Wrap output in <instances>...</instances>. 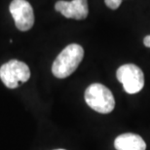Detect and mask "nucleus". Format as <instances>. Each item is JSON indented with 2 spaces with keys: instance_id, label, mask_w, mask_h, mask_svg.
<instances>
[{
  "instance_id": "nucleus-1",
  "label": "nucleus",
  "mask_w": 150,
  "mask_h": 150,
  "mask_svg": "<svg viewBox=\"0 0 150 150\" xmlns=\"http://www.w3.org/2000/svg\"><path fill=\"white\" fill-rule=\"evenodd\" d=\"M84 57L83 48L78 44H70L62 51L52 65V72L57 78L62 79L71 75Z\"/></svg>"
},
{
  "instance_id": "nucleus-2",
  "label": "nucleus",
  "mask_w": 150,
  "mask_h": 150,
  "mask_svg": "<svg viewBox=\"0 0 150 150\" xmlns=\"http://www.w3.org/2000/svg\"><path fill=\"white\" fill-rule=\"evenodd\" d=\"M85 100L92 109L103 114L110 113L115 107L111 91L103 84L90 85L85 91Z\"/></svg>"
},
{
  "instance_id": "nucleus-3",
  "label": "nucleus",
  "mask_w": 150,
  "mask_h": 150,
  "mask_svg": "<svg viewBox=\"0 0 150 150\" xmlns=\"http://www.w3.org/2000/svg\"><path fill=\"white\" fill-rule=\"evenodd\" d=\"M30 77L29 67L25 62L12 59L0 67V79L7 88L15 89L20 83L26 82Z\"/></svg>"
},
{
  "instance_id": "nucleus-4",
  "label": "nucleus",
  "mask_w": 150,
  "mask_h": 150,
  "mask_svg": "<svg viewBox=\"0 0 150 150\" xmlns=\"http://www.w3.org/2000/svg\"><path fill=\"white\" fill-rule=\"evenodd\" d=\"M117 79L128 94H137L144 86V75L139 67L132 64H124L117 70Z\"/></svg>"
},
{
  "instance_id": "nucleus-5",
  "label": "nucleus",
  "mask_w": 150,
  "mask_h": 150,
  "mask_svg": "<svg viewBox=\"0 0 150 150\" xmlns=\"http://www.w3.org/2000/svg\"><path fill=\"white\" fill-rule=\"evenodd\" d=\"M10 13L17 28L21 31H28L33 26L34 13L28 1L13 0L10 4Z\"/></svg>"
},
{
  "instance_id": "nucleus-6",
  "label": "nucleus",
  "mask_w": 150,
  "mask_h": 150,
  "mask_svg": "<svg viewBox=\"0 0 150 150\" xmlns=\"http://www.w3.org/2000/svg\"><path fill=\"white\" fill-rule=\"evenodd\" d=\"M55 9L67 19L84 20L89 14L87 0H72L70 2L59 0L56 3Z\"/></svg>"
},
{
  "instance_id": "nucleus-7",
  "label": "nucleus",
  "mask_w": 150,
  "mask_h": 150,
  "mask_svg": "<svg viewBox=\"0 0 150 150\" xmlns=\"http://www.w3.org/2000/svg\"><path fill=\"white\" fill-rule=\"evenodd\" d=\"M116 150H145L146 144L142 137L136 134H123L114 142Z\"/></svg>"
},
{
  "instance_id": "nucleus-8",
  "label": "nucleus",
  "mask_w": 150,
  "mask_h": 150,
  "mask_svg": "<svg viewBox=\"0 0 150 150\" xmlns=\"http://www.w3.org/2000/svg\"><path fill=\"white\" fill-rule=\"evenodd\" d=\"M104 2H105V4L108 8L115 10L121 5L122 0H104Z\"/></svg>"
},
{
  "instance_id": "nucleus-9",
  "label": "nucleus",
  "mask_w": 150,
  "mask_h": 150,
  "mask_svg": "<svg viewBox=\"0 0 150 150\" xmlns=\"http://www.w3.org/2000/svg\"><path fill=\"white\" fill-rule=\"evenodd\" d=\"M143 43L146 47L150 48V35H147V36L144 37V40H143Z\"/></svg>"
},
{
  "instance_id": "nucleus-10",
  "label": "nucleus",
  "mask_w": 150,
  "mask_h": 150,
  "mask_svg": "<svg viewBox=\"0 0 150 150\" xmlns=\"http://www.w3.org/2000/svg\"><path fill=\"white\" fill-rule=\"evenodd\" d=\"M57 150H64V149H57Z\"/></svg>"
}]
</instances>
